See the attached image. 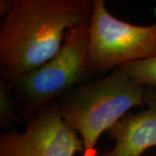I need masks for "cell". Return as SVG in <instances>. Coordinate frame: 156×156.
<instances>
[{
  "instance_id": "cell-1",
  "label": "cell",
  "mask_w": 156,
  "mask_h": 156,
  "mask_svg": "<svg viewBox=\"0 0 156 156\" xmlns=\"http://www.w3.org/2000/svg\"><path fill=\"white\" fill-rule=\"evenodd\" d=\"M94 0H12L0 24V73L11 82L51 59L74 25L89 23Z\"/></svg>"
},
{
  "instance_id": "cell-2",
  "label": "cell",
  "mask_w": 156,
  "mask_h": 156,
  "mask_svg": "<svg viewBox=\"0 0 156 156\" xmlns=\"http://www.w3.org/2000/svg\"><path fill=\"white\" fill-rule=\"evenodd\" d=\"M146 86L117 68L80 84L56 101L62 119L83 142V156H96L100 136L135 107L145 108Z\"/></svg>"
},
{
  "instance_id": "cell-3",
  "label": "cell",
  "mask_w": 156,
  "mask_h": 156,
  "mask_svg": "<svg viewBox=\"0 0 156 156\" xmlns=\"http://www.w3.org/2000/svg\"><path fill=\"white\" fill-rule=\"evenodd\" d=\"M89 23L70 27L62 48L51 59L10 82L22 121L28 122L45 106L57 101L93 76L87 66Z\"/></svg>"
},
{
  "instance_id": "cell-4",
  "label": "cell",
  "mask_w": 156,
  "mask_h": 156,
  "mask_svg": "<svg viewBox=\"0 0 156 156\" xmlns=\"http://www.w3.org/2000/svg\"><path fill=\"white\" fill-rule=\"evenodd\" d=\"M156 56V22L134 25L113 16L104 0H94L89 23L87 66L92 76Z\"/></svg>"
},
{
  "instance_id": "cell-5",
  "label": "cell",
  "mask_w": 156,
  "mask_h": 156,
  "mask_svg": "<svg viewBox=\"0 0 156 156\" xmlns=\"http://www.w3.org/2000/svg\"><path fill=\"white\" fill-rule=\"evenodd\" d=\"M24 131L0 136V156H76L83 154V140L69 128L56 101L45 106L26 122Z\"/></svg>"
},
{
  "instance_id": "cell-6",
  "label": "cell",
  "mask_w": 156,
  "mask_h": 156,
  "mask_svg": "<svg viewBox=\"0 0 156 156\" xmlns=\"http://www.w3.org/2000/svg\"><path fill=\"white\" fill-rule=\"evenodd\" d=\"M145 108L128 113L108 133L115 144L100 156H142L156 146V92L146 87Z\"/></svg>"
},
{
  "instance_id": "cell-7",
  "label": "cell",
  "mask_w": 156,
  "mask_h": 156,
  "mask_svg": "<svg viewBox=\"0 0 156 156\" xmlns=\"http://www.w3.org/2000/svg\"><path fill=\"white\" fill-rule=\"evenodd\" d=\"M16 103L10 82L0 79V127L8 129L16 123H21L22 119L15 112Z\"/></svg>"
},
{
  "instance_id": "cell-8",
  "label": "cell",
  "mask_w": 156,
  "mask_h": 156,
  "mask_svg": "<svg viewBox=\"0 0 156 156\" xmlns=\"http://www.w3.org/2000/svg\"><path fill=\"white\" fill-rule=\"evenodd\" d=\"M120 69L146 87L156 89V56L125 64Z\"/></svg>"
},
{
  "instance_id": "cell-9",
  "label": "cell",
  "mask_w": 156,
  "mask_h": 156,
  "mask_svg": "<svg viewBox=\"0 0 156 156\" xmlns=\"http://www.w3.org/2000/svg\"><path fill=\"white\" fill-rule=\"evenodd\" d=\"M12 0H1L0 1V16L4 17L10 11Z\"/></svg>"
}]
</instances>
